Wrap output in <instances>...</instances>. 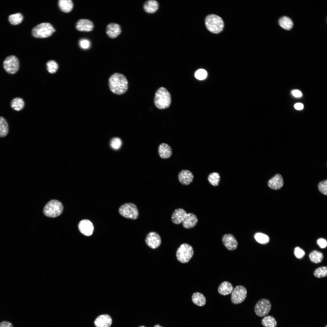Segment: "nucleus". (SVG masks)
<instances>
[{"mask_svg":"<svg viewBox=\"0 0 327 327\" xmlns=\"http://www.w3.org/2000/svg\"><path fill=\"white\" fill-rule=\"evenodd\" d=\"M233 286L230 282L225 281L222 282L219 285L218 291L219 293L223 296H226L232 293Z\"/></svg>","mask_w":327,"mask_h":327,"instance_id":"4be33fe9","label":"nucleus"},{"mask_svg":"<svg viewBox=\"0 0 327 327\" xmlns=\"http://www.w3.org/2000/svg\"><path fill=\"white\" fill-rule=\"evenodd\" d=\"M194 178L193 174L190 171L187 170H181L178 175V179L182 184L187 185L193 181Z\"/></svg>","mask_w":327,"mask_h":327,"instance_id":"2eb2a0df","label":"nucleus"},{"mask_svg":"<svg viewBox=\"0 0 327 327\" xmlns=\"http://www.w3.org/2000/svg\"><path fill=\"white\" fill-rule=\"evenodd\" d=\"M119 212L123 216L131 219H137L139 215L137 206L131 203H126L121 205L119 208Z\"/></svg>","mask_w":327,"mask_h":327,"instance_id":"6e6552de","label":"nucleus"},{"mask_svg":"<svg viewBox=\"0 0 327 327\" xmlns=\"http://www.w3.org/2000/svg\"><path fill=\"white\" fill-rule=\"evenodd\" d=\"M112 323L111 317L107 314H102L97 317L94 321L96 327H110Z\"/></svg>","mask_w":327,"mask_h":327,"instance_id":"4468645a","label":"nucleus"},{"mask_svg":"<svg viewBox=\"0 0 327 327\" xmlns=\"http://www.w3.org/2000/svg\"><path fill=\"white\" fill-rule=\"evenodd\" d=\"M192 299L193 303L198 306H203L206 304V299L205 296L199 292L194 293L192 296Z\"/></svg>","mask_w":327,"mask_h":327,"instance_id":"b1692460","label":"nucleus"},{"mask_svg":"<svg viewBox=\"0 0 327 327\" xmlns=\"http://www.w3.org/2000/svg\"><path fill=\"white\" fill-rule=\"evenodd\" d=\"M79 45L81 48L84 49H87L90 48L91 42L88 39L83 38L79 40Z\"/></svg>","mask_w":327,"mask_h":327,"instance_id":"58836bf2","label":"nucleus"},{"mask_svg":"<svg viewBox=\"0 0 327 327\" xmlns=\"http://www.w3.org/2000/svg\"><path fill=\"white\" fill-rule=\"evenodd\" d=\"M158 153L160 157L163 159L169 158L172 154L171 147L165 143H162L159 146Z\"/></svg>","mask_w":327,"mask_h":327,"instance_id":"aec40b11","label":"nucleus"},{"mask_svg":"<svg viewBox=\"0 0 327 327\" xmlns=\"http://www.w3.org/2000/svg\"><path fill=\"white\" fill-rule=\"evenodd\" d=\"M110 144L112 148L115 150H117L121 147V141L119 138H114L112 139Z\"/></svg>","mask_w":327,"mask_h":327,"instance_id":"4c0bfd02","label":"nucleus"},{"mask_svg":"<svg viewBox=\"0 0 327 327\" xmlns=\"http://www.w3.org/2000/svg\"><path fill=\"white\" fill-rule=\"evenodd\" d=\"M171 102L170 94L168 91L164 87L159 88L156 93L154 99L156 107L159 109H164L170 106Z\"/></svg>","mask_w":327,"mask_h":327,"instance_id":"f03ea898","label":"nucleus"},{"mask_svg":"<svg viewBox=\"0 0 327 327\" xmlns=\"http://www.w3.org/2000/svg\"><path fill=\"white\" fill-rule=\"evenodd\" d=\"M78 227L80 231L85 236H89L93 234L94 227L92 223L88 220H81L78 224Z\"/></svg>","mask_w":327,"mask_h":327,"instance_id":"ddd939ff","label":"nucleus"},{"mask_svg":"<svg viewBox=\"0 0 327 327\" xmlns=\"http://www.w3.org/2000/svg\"><path fill=\"white\" fill-rule=\"evenodd\" d=\"M58 5L60 10L66 13L71 12L73 7V2L71 0H59Z\"/></svg>","mask_w":327,"mask_h":327,"instance_id":"393cba45","label":"nucleus"},{"mask_svg":"<svg viewBox=\"0 0 327 327\" xmlns=\"http://www.w3.org/2000/svg\"><path fill=\"white\" fill-rule=\"evenodd\" d=\"M231 299L232 303L238 304L242 302L247 296V291L243 286L238 285L235 287L232 292Z\"/></svg>","mask_w":327,"mask_h":327,"instance_id":"1a4fd4ad","label":"nucleus"},{"mask_svg":"<svg viewBox=\"0 0 327 327\" xmlns=\"http://www.w3.org/2000/svg\"><path fill=\"white\" fill-rule=\"evenodd\" d=\"M187 214L186 212L183 209H177L172 213L171 216L172 221L175 224H180L183 222Z\"/></svg>","mask_w":327,"mask_h":327,"instance_id":"6ab92c4d","label":"nucleus"},{"mask_svg":"<svg viewBox=\"0 0 327 327\" xmlns=\"http://www.w3.org/2000/svg\"><path fill=\"white\" fill-rule=\"evenodd\" d=\"M283 180L282 176L277 173L271 178L268 182V185L271 189L277 190L281 188L283 185Z\"/></svg>","mask_w":327,"mask_h":327,"instance_id":"f3484780","label":"nucleus"},{"mask_svg":"<svg viewBox=\"0 0 327 327\" xmlns=\"http://www.w3.org/2000/svg\"><path fill=\"white\" fill-rule=\"evenodd\" d=\"M23 15L21 13H17L10 15L8 19L9 22L11 24L16 25L21 23L23 20Z\"/></svg>","mask_w":327,"mask_h":327,"instance_id":"7c9ffc66","label":"nucleus"},{"mask_svg":"<svg viewBox=\"0 0 327 327\" xmlns=\"http://www.w3.org/2000/svg\"><path fill=\"white\" fill-rule=\"evenodd\" d=\"M145 327V326H140V327Z\"/></svg>","mask_w":327,"mask_h":327,"instance_id":"49530a36","label":"nucleus"},{"mask_svg":"<svg viewBox=\"0 0 327 327\" xmlns=\"http://www.w3.org/2000/svg\"><path fill=\"white\" fill-rule=\"evenodd\" d=\"M158 8V4L156 1L150 0L146 2L144 5L145 11L147 13H152L156 12Z\"/></svg>","mask_w":327,"mask_h":327,"instance_id":"a878e982","label":"nucleus"},{"mask_svg":"<svg viewBox=\"0 0 327 327\" xmlns=\"http://www.w3.org/2000/svg\"><path fill=\"white\" fill-rule=\"evenodd\" d=\"M3 67L8 73L13 74L19 70L20 64L18 58L15 55H11L6 57L3 61Z\"/></svg>","mask_w":327,"mask_h":327,"instance_id":"0eeeda50","label":"nucleus"},{"mask_svg":"<svg viewBox=\"0 0 327 327\" xmlns=\"http://www.w3.org/2000/svg\"><path fill=\"white\" fill-rule=\"evenodd\" d=\"M0 327H13V326L10 322L4 321L0 323Z\"/></svg>","mask_w":327,"mask_h":327,"instance_id":"79ce46f5","label":"nucleus"},{"mask_svg":"<svg viewBox=\"0 0 327 327\" xmlns=\"http://www.w3.org/2000/svg\"><path fill=\"white\" fill-rule=\"evenodd\" d=\"M47 69L49 72L53 74L55 73L58 68V65L54 60L48 61L46 64Z\"/></svg>","mask_w":327,"mask_h":327,"instance_id":"f704fd0d","label":"nucleus"},{"mask_svg":"<svg viewBox=\"0 0 327 327\" xmlns=\"http://www.w3.org/2000/svg\"><path fill=\"white\" fill-rule=\"evenodd\" d=\"M314 276L318 278L325 277L327 275V266H322L316 269L313 273Z\"/></svg>","mask_w":327,"mask_h":327,"instance_id":"473e14b6","label":"nucleus"},{"mask_svg":"<svg viewBox=\"0 0 327 327\" xmlns=\"http://www.w3.org/2000/svg\"><path fill=\"white\" fill-rule=\"evenodd\" d=\"M295 256L297 259H302L305 254L304 251L299 247H296L294 251Z\"/></svg>","mask_w":327,"mask_h":327,"instance_id":"ea45409f","label":"nucleus"},{"mask_svg":"<svg viewBox=\"0 0 327 327\" xmlns=\"http://www.w3.org/2000/svg\"><path fill=\"white\" fill-rule=\"evenodd\" d=\"M145 242L148 246L152 249H155L160 245L161 240L158 233L155 232H151L147 235Z\"/></svg>","mask_w":327,"mask_h":327,"instance_id":"9b49d317","label":"nucleus"},{"mask_svg":"<svg viewBox=\"0 0 327 327\" xmlns=\"http://www.w3.org/2000/svg\"><path fill=\"white\" fill-rule=\"evenodd\" d=\"M198 219L197 216L192 213H187L185 219L183 222V227L188 229L194 227L197 224Z\"/></svg>","mask_w":327,"mask_h":327,"instance_id":"412c9836","label":"nucleus"},{"mask_svg":"<svg viewBox=\"0 0 327 327\" xmlns=\"http://www.w3.org/2000/svg\"><path fill=\"white\" fill-rule=\"evenodd\" d=\"M295 108L298 110H301L303 108V105L301 103H297L294 105Z\"/></svg>","mask_w":327,"mask_h":327,"instance_id":"c03bdc74","label":"nucleus"},{"mask_svg":"<svg viewBox=\"0 0 327 327\" xmlns=\"http://www.w3.org/2000/svg\"><path fill=\"white\" fill-rule=\"evenodd\" d=\"M110 90L114 94L121 95L125 93L128 88V82L123 74L115 73L112 74L108 80Z\"/></svg>","mask_w":327,"mask_h":327,"instance_id":"f257e3e1","label":"nucleus"},{"mask_svg":"<svg viewBox=\"0 0 327 327\" xmlns=\"http://www.w3.org/2000/svg\"><path fill=\"white\" fill-rule=\"evenodd\" d=\"M220 179L219 174L216 172L211 173L208 177V180L210 183L214 186H216L219 185Z\"/></svg>","mask_w":327,"mask_h":327,"instance_id":"2f4dec72","label":"nucleus"},{"mask_svg":"<svg viewBox=\"0 0 327 327\" xmlns=\"http://www.w3.org/2000/svg\"><path fill=\"white\" fill-rule=\"evenodd\" d=\"M254 238L258 243L263 244L267 243L269 241V237L267 235L261 233H256Z\"/></svg>","mask_w":327,"mask_h":327,"instance_id":"72a5a7b5","label":"nucleus"},{"mask_svg":"<svg viewBox=\"0 0 327 327\" xmlns=\"http://www.w3.org/2000/svg\"><path fill=\"white\" fill-rule=\"evenodd\" d=\"M279 25L283 29L286 30H290L293 27V22L291 19L286 16H284L281 18L279 21Z\"/></svg>","mask_w":327,"mask_h":327,"instance_id":"bb28decb","label":"nucleus"},{"mask_svg":"<svg viewBox=\"0 0 327 327\" xmlns=\"http://www.w3.org/2000/svg\"><path fill=\"white\" fill-rule=\"evenodd\" d=\"M94 26L92 21L86 19H79L76 25V29L81 31H90L93 30Z\"/></svg>","mask_w":327,"mask_h":327,"instance_id":"dca6fc26","label":"nucleus"},{"mask_svg":"<svg viewBox=\"0 0 327 327\" xmlns=\"http://www.w3.org/2000/svg\"><path fill=\"white\" fill-rule=\"evenodd\" d=\"M292 93L294 96L296 97H300L302 95V93L299 91L297 90H293L292 91Z\"/></svg>","mask_w":327,"mask_h":327,"instance_id":"37998d69","label":"nucleus"},{"mask_svg":"<svg viewBox=\"0 0 327 327\" xmlns=\"http://www.w3.org/2000/svg\"><path fill=\"white\" fill-rule=\"evenodd\" d=\"M271 308V302L269 300L262 299L256 304L254 311L256 314L259 317H263L268 314Z\"/></svg>","mask_w":327,"mask_h":327,"instance_id":"9d476101","label":"nucleus"},{"mask_svg":"<svg viewBox=\"0 0 327 327\" xmlns=\"http://www.w3.org/2000/svg\"><path fill=\"white\" fill-rule=\"evenodd\" d=\"M10 105L11 107L13 110L17 111H19L24 108L25 103L22 98L16 97L12 99L11 100Z\"/></svg>","mask_w":327,"mask_h":327,"instance_id":"5701e85b","label":"nucleus"},{"mask_svg":"<svg viewBox=\"0 0 327 327\" xmlns=\"http://www.w3.org/2000/svg\"><path fill=\"white\" fill-rule=\"evenodd\" d=\"M194 253L192 247L186 243L180 245L176 252L177 259L182 263L188 262L192 257Z\"/></svg>","mask_w":327,"mask_h":327,"instance_id":"423d86ee","label":"nucleus"},{"mask_svg":"<svg viewBox=\"0 0 327 327\" xmlns=\"http://www.w3.org/2000/svg\"><path fill=\"white\" fill-rule=\"evenodd\" d=\"M63 210V206L59 201L52 200L45 206L43 209L44 215L48 217L54 218L60 215Z\"/></svg>","mask_w":327,"mask_h":327,"instance_id":"7ed1b4c3","label":"nucleus"},{"mask_svg":"<svg viewBox=\"0 0 327 327\" xmlns=\"http://www.w3.org/2000/svg\"><path fill=\"white\" fill-rule=\"evenodd\" d=\"M205 23L207 29L214 33L220 32L222 31L224 27V22L222 19L214 14L210 15L207 16Z\"/></svg>","mask_w":327,"mask_h":327,"instance_id":"20e7f679","label":"nucleus"},{"mask_svg":"<svg viewBox=\"0 0 327 327\" xmlns=\"http://www.w3.org/2000/svg\"><path fill=\"white\" fill-rule=\"evenodd\" d=\"M261 323L265 327H276L277 322L274 317L270 315L264 317L262 320Z\"/></svg>","mask_w":327,"mask_h":327,"instance_id":"c756f323","label":"nucleus"},{"mask_svg":"<svg viewBox=\"0 0 327 327\" xmlns=\"http://www.w3.org/2000/svg\"><path fill=\"white\" fill-rule=\"evenodd\" d=\"M9 125L6 120L3 117L0 116V137L6 136L9 132Z\"/></svg>","mask_w":327,"mask_h":327,"instance_id":"c85d7f7f","label":"nucleus"},{"mask_svg":"<svg viewBox=\"0 0 327 327\" xmlns=\"http://www.w3.org/2000/svg\"><path fill=\"white\" fill-rule=\"evenodd\" d=\"M318 188L319 191L322 193L326 195L327 194V180L320 182L318 184Z\"/></svg>","mask_w":327,"mask_h":327,"instance_id":"c9c22d12","label":"nucleus"},{"mask_svg":"<svg viewBox=\"0 0 327 327\" xmlns=\"http://www.w3.org/2000/svg\"><path fill=\"white\" fill-rule=\"evenodd\" d=\"M309 257L312 263L317 264L321 263L322 261L324 256L321 252L317 250H314L309 253Z\"/></svg>","mask_w":327,"mask_h":327,"instance_id":"cd10ccee","label":"nucleus"},{"mask_svg":"<svg viewBox=\"0 0 327 327\" xmlns=\"http://www.w3.org/2000/svg\"><path fill=\"white\" fill-rule=\"evenodd\" d=\"M55 30L51 24L45 22L35 26L32 29V35L36 38H43L51 36Z\"/></svg>","mask_w":327,"mask_h":327,"instance_id":"39448f33","label":"nucleus"},{"mask_svg":"<svg viewBox=\"0 0 327 327\" xmlns=\"http://www.w3.org/2000/svg\"><path fill=\"white\" fill-rule=\"evenodd\" d=\"M222 241L225 247L230 251L235 250L238 245L236 239L233 235L231 234L224 235L222 238Z\"/></svg>","mask_w":327,"mask_h":327,"instance_id":"f8f14e48","label":"nucleus"},{"mask_svg":"<svg viewBox=\"0 0 327 327\" xmlns=\"http://www.w3.org/2000/svg\"><path fill=\"white\" fill-rule=\"evenodd\" d=\"M317 244L321 248H325L327 246V242L325 239L321 238L317 240Z\"/></svg>","mask_w":327,"mask_h":327,"instance_id":"a19ab883","label":"nucleus"},{"mask_svg":"<svg viewBox=\"0 0 327 327\" xmlns=\"http://www.w3.org/2000/svg\"><path fill=\"white\" fill-rule=\"evenodd\" d=\"M154 327H163L158 324L156 325H155Z\"/></svg>","mask_w":327,"mask_h":327,"instance_id":"a18cd8bd","label":"nucleus"},{"mask_svg":"<svg viewBox=\"0 0 327 327\" xmlns=\"http://www.w3.org/2000/svg\"><path fill=\"white\" fill-rule=\"evenodd\" d=\"M325 327H327V325H326Z\"/></svg>","mask_w":327,"mask_h":327,"instance_id":"de8ad7c7","label":"nucleus"},{"mask_svg":"<svg viewBox=\"0 0 327 327\" xmlns=\"http://www.w3.org/2000/svg\"><path fill=\"white\" fill-rule=\"evenodd\" d=\"M207 75L206 71L202 69H200L197 70L196 72L195 76L196 78L199 80H203L205 79Z\"/></svg>","mask_w":327,"mask_h":327,"instance_id":"e433bc0d","label":"nucleus"},{"mask_svg":"<svg viewBox=\"0 0 327 327\" xmlns=\"http://www.w3.org/2000/svg\"><path fill=\"white\" fill-rule=\"evenodd\" d=\"M121 27L119 24L112 23L107 25L106 33L109 38H114L117 37L121 34Z\"/></svg>","mask_w":327,"mask_h":327,"instance_id":"a211bd4d","label":"nucleus"}]
</instances>
